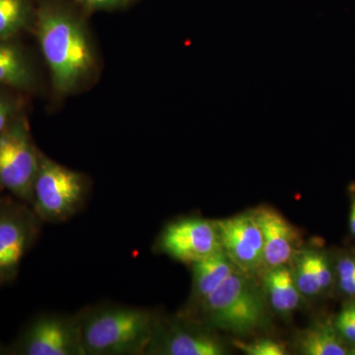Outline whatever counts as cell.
<instances>
[{
    "instance_id": "9",
    "label": "cell",
    "mask_w": 355,
    "mask_h": 355,
    "mask_svg": "<svg viewBox=\"0 0 355 355\" xmlns=\"http://www.w3.org/2000/svg\"><path fill=\"white\" fill-rule=\"evenodd\" d=\"M223 343L202 328L200 322L182 314L179 318H159L144 354L223 355Z\"/></svg>"
},
{
    "instance_id": "16",
    "label": "cell",
    "mask_w": 355,
    "mask_h": 355,
    "mask_svg": "<svg viewBox=\"0 0 355 355\" xmlns=\"http://www.w3.org/2000/svg\"><path fill=\"white\" fill-rule=\"evenodd\" d=\"M37 0H0V39L23 38L34 31Z\"/></svg>"
},
{
    "instance_id": "13",
    "label": "cell",
    "mask_w": 355,
    "mask_h": 355,
    "mask_svg": "<svg viewBox=\"0 0 355 355\" xmlns=\"http://www.w3.org/2000/svg\"><path fill=\"white\" fill-rule=\"evenodd\" d=\"M292 272L303 297L315 298L330 291L336 280L329 254L318 248H301L291 261Z\"/></svg>"
},
{
    "instance_id": "6",
    "label": "cell",
    "mask_w": 355,
    "mask_h": 355,
    "mask_svg": "<svg viewBox=\"0 0 355 355\" xmlns=\"http://www.w3.org/2000/svg\"><path fill=\"white\" fill-rule=\"evenodd\" d=\"M44 222L27 203L0 193V287L12 284Z\"/></svg>"
},
{
    "instance_id": "4",
    "label": "cell",
    "mask_w": 355,
    "mask_h": 355,
    "mask_svg": "<svg viewBox=\"0 0 355 355\" xmlns=\"http://www.w3.org/2000/svg\"><path fill=\"white\" fill-rule=\"evenodd\" d=\"M91 182L83 173L60 165L40 151L31 207L44 223L69 220L85 207Z\"/></svg>"
},
{
    "instance_id": "15",
    "label": "cell",
    "mask_w": 355,
    "mask_h": 355,
    "mask_svg": "<svg viewBox=\"0 0 355 355\" xmlns=\"http://www.w3.org/2000/svg\"><path fill=\"white\" fill-rule=\"evenodd\" d=\"M191 266L193 270V291L190 308L205 300L238 270L223 250L196 261Z\"/></svg>"
},
{
    "instance_id": "8",
    "label": "cell",
    "mask_w": 355,
    "mask_h": 355,
    "mask_svg": "<svg viewBox=\"0 0 355 355\" xmlns=\"http://www.w3.org/2000/svg\"><path fill=\"white\" fill-rule=\"evenodd\" d=\"M156 249L174 260L193 265L222 251L216 221L197 216L172 221L159 235Z\"/></svg>"
},
{
    "instance_id": "25",
    "label": "cell",
    "mask_w": 355,
    "mask_h": 355,
    "mask_svg": "<svg viewBox=\"0 0 355 355\" xmlns=\"http://www.w3.org/2000/svg\"><path fill=\"white\" fill-rule=\"evenodd\" d=\"M0 352H3L4 354H7V349H0Z\"/></svg>"
},
{
    "instance_id": "1",
    "label": "cell",
    "mask_w": 355,
    "mask_h": 355,
    "mask_svg": "<svg viewBox=\"0 0 355 355\" xmlns=\"http://www.w3.org/2000/svg\"><path fill=\"white\" fill-rule=\"evenodd\" d=\"M81 10L71 0H37L33 34L60 96L77 92L97 71L94 44Z\"/></svg>"
},
{
    "instance_id": "20",
    "label": "cell",
    "mask_w": 355,
    "mask_h": 355,
    "mask_svg": "<svg viewBox=\"0 0 355 355\" xmlns=\"http://www.w3.org/2000/svg\"><path fill=\"white\" fill-rule=\"evenodd\" d=\"M236 347L248 355H284L287 354L286 345L275 340L261 338L252 343L234 340Z\"/></svg>"
},
{
    "instance_id": "7",
    "label": "cell",
    "mask_w": 355,
    "mask_h": 355,
    "mask_svg": "<svg viewBox=\"0 0 355 355\" xmlns=\"http://www.w3.org/2000/svg\"><path fill=\"white\" fill-rule=\"evenodd\" d=\"M7 354L86 355L78 315H36L7 347Z\"/></svg>"
},
{
    "instance_id": "2",
    "label": "cell",
    "mask_w": 355,
    "mask_h": 355,
    "mask_svg": "<svg viewBox=\"0 0 355 355\" xmlns=\"http://www.w3.org/2000/svg\"><path fill=\"white\" fill-rule=\"evenodd\" d=\"M77 315L86 355L144 354L159 319L153 311L112 303Z\"/></svg>"
},
{
    "instance_id": "24",
    "label": "cell",
    "mask_w": 355,
    "mask_h": 355,
    "mask_svg": "<svg viewBox=\"0 0 355 355\" xmlns=\"http://www.w3.org/2000/svg\"><path fill=\"white\" fill-rule=\"evenodd\" d=\"M345 307L349 311L350 317H352V321H354L355 324V297L352 299V301H349Z\"/></svg>"
},
{
    "instance_id": "22",
    "label": "cell",
    "mask_w": 355,
    "mask_h": 355,
    "mask_svg": "<svg viewBox=\"0 0 355 355\" xmlns=\"http://www.w3.org/2000/svg\"><path fill=\"white\" fill-rule=\"evenodd\" d=\"M334 324H335L338 335L342 336L345 343H352V345H355V324L347 308H343L340 314L336 318Z\"/></svg>"
},
{
    "instance_id": "12",
    "label": "cell",
    "mask_w": 355,
    "mask_h": 355,
    "mask_svg": "<svg viewBox=\"0 0 355 355\" xmlns=\"http://www.w3.org/2000/svg\"><path fill=\"white\" fill-rule=\"evenodd\" d=\"M41 81L36 58L22 38L0 39V85L29 97Z\"/></svg>"
},
{
    "instance_id": "17",
    "label": "cell",
    "mask_w": 355,
    "mask_h": 355,
    "mask_svg": "<svg viewBox=\"0 0 355 355\" xmlns=\"http://www.w3.org/2000/svg\"><path fill=\"white\" fill-rule=\"evenodd\" d=\"M345 343L335 324L318 322L300 334L297 345L299 352L306 355L349 354Z\"/></svg>"
},
{
    "instance_id": "19",
    "label": "cell",
    "mask_w": 355,
    "mask_h": 355,
    "mask_svg": "<svg viewBox=\"0 0 355 355\" xmlns=\"http://www.w3.org/2000/svg\"><path fill=\"white\" fill-rule=\"evenodd\" d=\"M335 277L338 288L345 295L355 297V256L343 254L336 261Z\"/></svg>"
},
{
    "instance_id": "10",
    "label": "cell",
    "mask_w": 355,
    "mask_h": 355,
    "mask_svg": "<svg viewBox=\"0 0 355 355\" xmlns=\"http://www.w3.org/2000/svg\"><path fill=\"white\" fill-rule=\"evenodd\" d=\"M216 225L222 250L238 270L249 275L261 270L263 235L252 211L217 220Z\"/></svg>"
},
{
    "instance_id": "3",
    "label": "cell",
    "mask_w": 355,
    "mask_h": 355,
    "mask_svg": "<svg viewBox=\"0 0 355 355\" xmlns=\"http://www.w3.org/2000/svg\"><path fill=\"white\" fill-rule=\"evenodd\" d=\"M266 299L249 273L236 270L216 291L193 306L186 316L236 335H247L266 320Z\"/></svg>"
},
{
    "instance_id": "21",
    "label": "cell",
    "mask_w": 355,
    "mask_h": 355,
    "mask_svg": "<svg viewBox=\"0 0 355 355\" xmlns=\"http://www.w3.org/2000/svg\"><path fill=\"white\" fill-rule=\"evenodd\" d=\"M84 12L95 11H113L125 8L135 0H71Z\"/></svg>"
},
{
    "instance_id": "11",
    "label": "cell",
    "mask_w": 355,
    "mask_h": 355,
    "mask_svg": "<svg viewBox=\"0 0 355 355\" xmlns=\"http://www.w3.org/2000/svg\"><path fill=\"white\" fill-rule=\"evenodd\" d=\"M263 240V272L291 265L301 249L300 231L277 209L261 205L252 210Z\"/></svg>"
},
{
    "instance_id": "23",
    "label": "cell",
    "mask_w": 355,
    "mask_h": 355,
    "mask_svg": "<svg viewBox=\"0 0 355 355\" xmlns=\"http://www.w3.org/2000/svg\"><path fill=\"white\" fill-rule=\"evenodd\" d=\"M349 228L350 232L355 236V191L352 197V207H350Z\"/></svg>"
},
{
    "instance_id": "18",
    "label": "cell",
    "mask_w": 355,
    "mask_h": 355,
    "mask_svg": "<svg viewBox=\"0 0 355 355\" xmlns=\"http://www.w3.org/2000/svg\"><path fill=\"white\" fill-rule=\"evenodd\" d=\"M26 98L17 91L0 85V135L18 116L26 113Z\"/></svg>"
},
{
    "instance_id": "14",
    "label": "cell",
    "mask_w": 355,
    "mask_h": 355,
    "mask_svg": "<svg viewBox=\"0 0 355 355\" xmlns=\"http://www.w3.org/2000/svg\"><path fill=\"white\" fill-rule=\"evenodd\" d=\"M263 291L273 312L291 317L301 304L302 294L294 279L291 265L279 266L263 272Z\"/></svg>"
},
{
    "instance_id": "5",
    "label": "cell",
    "mask_w": 355,
    "mask_h": 355,
    "mask_svg": "<svg viewBox=\"0 0 355 355\" xmlns=\"http://www.w3.org/2000/svg\"><path fill=\"white\" fill-rule=\"evenodd\" d=\"M39 159L27 114H21L0 135V193H7L31 207Z\"/></svg>"
}]
</instances>
